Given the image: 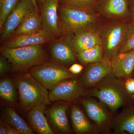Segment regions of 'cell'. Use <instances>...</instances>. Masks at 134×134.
I'll return each mask as SVG.
<instances>
[{"instance_id": "cell-15", "label": "cell", "mask_w": 134, "mask_h": 134, "mask_svg": "<svg viewBox=\"0 0 134 134\" xmlns=\"http://www.w3.org/2000/svg\"><path fill=\"white\" fill-rule=\"evenodd\" d=\"M72 41L76 54L98 45L102 44L101 37L95 30H85L72 34Z\"/></svg>"}, {"instance_id": "cell-7", "label": "cell", "mask_w": 134, "mask_h": 134, "mask_svg": "<svg viewBox=\"0 0 134 134\" xmlns=\"http://www.w3.org/2000/svg\"><path fill=\"white\" fill-rule=\"evenodd\" d=\"M81 80L75 77L64 79L50 90L49 98L51 102L63 100L73 102L85 93Z\"/></svg>"}, {"instance_id": "cell-27", "label": "cell", "mask_w": 134, "mask_h": 134, "mask_svg": "<svg viewBox=\"0 0 134 134\" xmlns=\"http://www.w3.org/2000/svg\"><path fill=\"white\" fill-rule=\"evenodd\" d=\"M96 1V0H59V2L60 4L91 9Z\"/></svg>"}, {"instance_id": "cell-10", "label": "cell", "mask_w": 134, "mask_h": 134, "mask_svg": "<svg viewBox=\"0 0 134 134\" xmlns=\"http://www.w3.org/2000/svg\"><path fill=\"white\" fill-rule=\"evenodd\" d=\"M51 42L50 52L53 59L63 65H71L76 62V53L72 44V34H66Z\"/></svg>"}, {"instance_id": "cell-26", "label": "cell", "mask_w": 134, "mask_h": 134, "mask_svg": "<svg viewBox=\"0 0 134 134\" xmlns=\"http://www.w3.org/2000/svg\"><path fill=\"white\" fill-rule=\"evenodd\" d=\"M134 49V20L128 24L125 39L119 53H124Z\"/></svg>"}, {"instance_id": "cell-8", "label": "cell", "mask_w": 134, "mask_h": 134, "mask_svg": "<svg viewBox=\"0 0 134 134\" xmlns=\"http://www.w3.org/2000/svg\"><path fill=\"white\" fill-rule=\"evenodd\" d=\"M59 4V0H43L40 4L43 29L54 39L58 38L62 34L58 14Z\"/></svg>"}, {"instance_id": "cell-36", "label": "cell", "mask_w": 134, "mask_h": 134, "mask_svg": "<svg viewBox=\"0 0 134 134\" xmlns=\"http://www.w3.org/2000/svg\"><path fill=\"white\" fill-rule=\"evenodd\" d=\"M132 77H133V78H134V71L133 73V74H132Z\"/></svg>"}, {"instance_id": "cell-21", "label": "cell", "mask_w": 134, "mask_h": 134, "mask_svg": "<svg viewBox=\"0 0 134 134\" xmlns=\"http://www.w3.org/2000/svg\"><path fill=\"white\" fill-rule=\"evenodd\" d=\"M3 116L4 121L18 130L21 134H34L32 130L18 114L14 108L9 106L5 107Z\"/></svg>"}, {"instance_id": "cell-11", "label": "cell", "mask_w": 134, "mask_h": 134, "mask_svg": "<svg viewBox=\"0 0 134 134\" xmlns=\"http://www.w3.org/2000/svg\"><path fill=\"white\" fill-rule=\"evenodd\" d=\"M111 74V62L104 58L100 61L90 64L81 80L85 89L92 88Z\"/></svg>"}, {"instance_id": "cell-18", "label": "cell", "mask_w": 134, "mask_h": 134, "mask_svg": "<svg viewBox=\"0 0 134 134\" xmlns=\"http://www.w3.org/2000/svg\"><path fill=\"white\" fill-rule=\"evenodd\" d=\"M82 103L88 116L98 126L100 127L106 124L108 119V112L100 103L92 99L84 98L82 99Z\"/></svg>"}, {"instance_id": "cell-29", "label": "cell", "mask_w": 134, "mask_h": 134, "mask_svg": "<svg viewBox=\"0 0 134 134\" xmlns=\"http://www.w3.org/2000/svg\"><path fill=\"white\" fill-rule=\"evenodd\" d=\"M124 83L127 91L130 94L134 93V78L132 77H128L126 79Z\"/></svg>"}, {"instance_id": "cell-31", "label": "cell", "mask_w": 134, "mask_h": 134, "mask_svg": "<svg viewBox=\"0 0 134 134\" xmlns=\"http://www.w3.org/2000/svg\"><path fill=\"white\" fill-rule=\"evenodd\" d=\"M7 134H21V133L14 128L5 122Z\"/></svg>"}, {"instance_id": "cell-22", "label": "cell", "mask_w": 134, "mask_h": 134, "mask_svg": "<svg viewBox=\"0 0 134 134\" xmlns=\"http://www.w3.org/2000/svg\"><path fill=\"white\" fill-rule=\"evenodd\" d=\"M71 117L72 126L77 133H84L91 130L92 126L88 120L78 107H72Z\"/></svg>"}, {"instance_id": "cell-9", "label": "cell", "mask_w": 134, "mask_h": 134, "mask_svg": "<svg viewBox=\"0 0 134 134\" xmlns=\"http://www.w3.org/2000/svg\"><path fill=\"white\" fill-rule=\"evenodd\" d=\"M35 9L31 0H20L16 7L7 17L0 30L1 41L8 40L26 15Z\"/></svg>"}, {"instance_id": "cell-17", "label": "cell", "mask_w": 134, "mask_h": 134, "mask_svg": "<svg viewBox=\"0 0 134 134\" xmlns=\"http://www.w3.org/2000/svg\"><path fill=\"white\" fill-rule=\"evenodd\" d=\"M111 127L117 133L127 132L134 134V105L125 108L116 115Z\"/></svg>"}, {"instance_id": "cell-4", "label": "cell", "mask_w": 134, "mask_h": 134, "mask_svg": "<svg viewBox=\"0 0 134 134\" xmlns=\"http://www.w3.org/2000/svg\"><path fill=\"white\" fill-rule=\"evenodd\" d=\"M15 84L20 104L24 110L29 111L40 104H50L47 89L29 72L17 76Z\"/></svg>"}, {"instance_id": "cell-3", "label": "cell", "mask_w": 134, "mask_h": 134, "mask_svg": "<svg viewBox=\"0 0 134 134\" xmlns=\"http://www.w3.org/2000/svg\"><path fill=\"white\" fill-rule=\"evenodd\" d=\"M1 53L8 59L13 72L25 71L47 60L48 58L43 44L13 48L2 47Z\"/></svg>"}, {"instance_id": "cell-33", "label": "cell", "mask_w": 134, "mask_h": 134, "mask_svg": "<svg viewBox=\"0 0 134 134\" xmlns=\"http://www.w3.org/2000/svg\"><path fill=\"white\" fill-rule=\"evenodd\" d=\"M131 14H132V18H133V20H134V1L132 6Z\"/></svg>"}, {"instance_id": "cell-19", "label": "cell", "mask_w": 134, "mask_h": 134, "mask_svg": "<svg viewBox=\"0 0 134 134\" xmlns=\"http://www.w3.org/2000/svg\"><path fill=\"white\" fill-rule=\"evenodd\" d=\"M39 12V9H35L29 12L9 38L18 35L32 33L42 30V21Z\"/></svg>"}, {"instance_id": "cell-12", "label": "cell", "mask_w": 134, "mask_h": 134, "mask_svg": "<svg viewBox=\"0 0 134 134\" xmlns=\"http://www.w3.org/2000/svg\"><path fill=\"white\" fill-rule=\"evenodd\" d=\"M55 39L50 33L42 29L36 32L18 35L8 40L2 48H13L43 44Z\"/></svg>"}, {"instance_id": "cell-35", "label": "cell", "mask_w": 134, "mask_h": 134, "mask_svg": "<svg viewBox=\"0 0 134 134\" xmlns=\"http://www.w3.org/2000/svg\"><path fill=\"white\" fill-rule=\"evenodd\" d=\"M43 0H37V3L38 2L40 4Z\"/></svg>"}, {"instance_id": "cell-6", "label": "cell", "mask_w": 134, "mask_h": 134, "mask_svg": "<svg viewBox=\"0 0 134 134\" xmlns=\"http://www.w3.org/2000/svg\"><path fill=\"white\" fill-rule=\"evenodd\" d=\"M128 24L117 23L109 25L99 32L102 40L104 58L111 61L119 53L126 33Z\"/></svg>"}, {"instance_id": "cell-34", "label": "cell", "mask_w": 134, "mask_h": 134, "mask_svg": "<svg viewBox=\"0 0 134 134\" xmlns=\"http://www.w3.org/2000/svg\"><path fill=\"white\" fill-rule=\"evenodd\" d=\"M32 2H33L34 6H35V8L37 9H39L38 7L37 3V0H31Z\"/></svg>"}, {"instance_id": "cell-14", "label": "cell", "mask_w": 134, "mask_h": 134, "mask_svg": "<svg viewBox=\"0 0 134 134\" xmlns=\"http://www.w3.org/2000/svg\"><path fill=\"white\" fill-rule=\"evenodd\" d=\"M68 105L63 103L54 104L45 112L48 123L58 132L68 133L70 128L66 115Z\"/></svg>"}, {"instance_id": "cell-24", "label": "cell", "mask_w": 134, "mask_h": 134, "mask_svg": "<svg viewBox=\"0 0 134 134\" xmlns=\"http://www.w3.org/2000/svg\"><path fill=\"white\" fill-rule=\"evenodd\" d=\"M15 85L10 78H5L1 80L0 82L1 97L9 103H14L16 98Z\"/></svg>"}, {"instance_id": "cell-37", "label": "cell", "mask_w": 134, "mask_h": 134, "mask_svg": "<svg viewBox=\"0 0 134 134\" xmlns=\"http://www.w3.org/2000/svg\"><path fill=\"white\" fill-rule=\"evenodd\" d=\"M133 98L134 99V95H133Z\"/></svg>"}, {"instance_id": "cell-25", "label": "cell", "mask_w": 134, "mask_h": 134, "mask_svg": "<svg viewBox=\"0 0 134 134\" xmlns=\"http://www.w3.org/2000/svg\"><path fill=\"white\" fill-rule=\"evenodd\" d=\"M20 0H0V30L9 15L18 5Z\"/></svg>"}, {"instance_id": "cell-20", "label": "cell", "mask_w": 134, "mask_h": 134, "mask_svg": "<svg viewBox=\"0 0 134 134\" xmlns=\"http://www.w3.org/2000/svg\"><path fill=\"white\" fill-rule=\"evenodd\" d=\"M101 10L108 17H124L129 14L127 0H105L102 5Z\"/></svg>"}, {"instance_id": "cell-28", "label": "cell", "mask_w": 134, "mask_h": 134, "mask_svg": "<svg viewBox=\"0 0 134 134\" xmlns=\"http://www.w3.org/2000/svg\"><path fill=\"white\" fill-rule=\"evenodd\" d=\"M11 69V66L8 59L5 56H0V75L2 76Z\"/></svg>"}, {"instance_id": "cell-2", "label": "cell", "mask_w": 134, "mask_h": 134, "mask_svg": "<svg viewBox=\"0 0 134 134\" xmlns=\"http://www.w3.org/2000/svg\"><path fill=\"white\" fill-rule=\"evenodd\" d=\"M90 94L113 111L126 104L130 94L127 91L124 82L112 74L92 87Z\"/></svg>"}, {"instance_id": "cell-23", "label": "cell", "mask_w": 134, "mask_h": 134, "mask_svg": "<svg viewBox=\"0 0 134 134\" xmlns=\"http://www.w3.org/2000/svg\"><path fill=\"white\" fill-rule=\"evenodd\" d=\"M76 56L79 62L83 64H90L100 61L104 59L102 45H98L77 54Z\"/></svg>"}, {"instance_id": "cell-30", "label": "cell", "mask_w": 134, "mask_h": 134, "mask_svg": "<svg viewBox=\"0 0 134 134\" xmlns=\"http://www.w3.org/2000/svg\"><path fill=\"white\" fill-rule=\"evenodd\" d=\"M83 69V67L82 65L75 63L71 65L68 69L70 72L75 75H77L81 73Z\"/></svg>"}, {"instance_id": "cell-13", "label": "cell", "mask_w": 134, "mask_h": 134, "mask_svg": "<svg viewBox=\"0 0 134 134\" xmlns=\"http://www.w3.org/2000/svg\"><path fill=\"white\" fill-rule=\"evenodd\" d=\"M110 62L114 76L120 79L132 77L134 71V49L118 53Z\"/></svg>"}, {"instance_id": "cell-1", "label": "cell", "mask_w": 134, "mask_h": 134, "mask_svg": "<svg viewBox=\"0 0 134 134\" xmlns=\"http://www.w3.org/2000/svg\"><path fill=\"white\" fill-rule=\"evenodd\" d=\"M60 26L62 34H74L85 30H95L97 21L90 9L59 4Z\"/></svg>"}, {"instance_id": "cell-32", "label": "cell", "mask_w": 134, "mask_h": 134, "mask_svg": "<svg viewBox=\"0 0 134 134\" xmlns=\"http://www.w3.org/2000/svg\"><path fill=\"white\" fill-rule=\"evenodd\" d=\"M0 134H7V129L5 126V122H3L1 120L0 122Z\"/></svg>"}, {"instance_id": "cell-5", "label": "cell", "mask_w": 134, "mask_h": 134, "mask_svg": "<svg viewBox=\"0 0 134 134\" xmlns=\"http://www.w3.org/2000/svg\"><path fill=\"white\" fill-rule=\"evenodd\" d=\"M30 73L48 90H51L60 82L76 77L64 65L55 61L47 60L29 69Z\"/></svg>"}, {"instance_id": "cell-16", "label": "cell", "mask_w": 134, "mask_h": 134, "mask_svg": "<svg viewBox=\"0 0 134 134\" xmlns=\"http://www.w3.org/2000/svg\"><path fill=\"white\" fill-rule=\"evenodd\" d=\"M46 105L40 104L29 110L28 119L32 127L36 133L40 134H53L46 117L45 115Z\"/></svg>"}]
</instances>
